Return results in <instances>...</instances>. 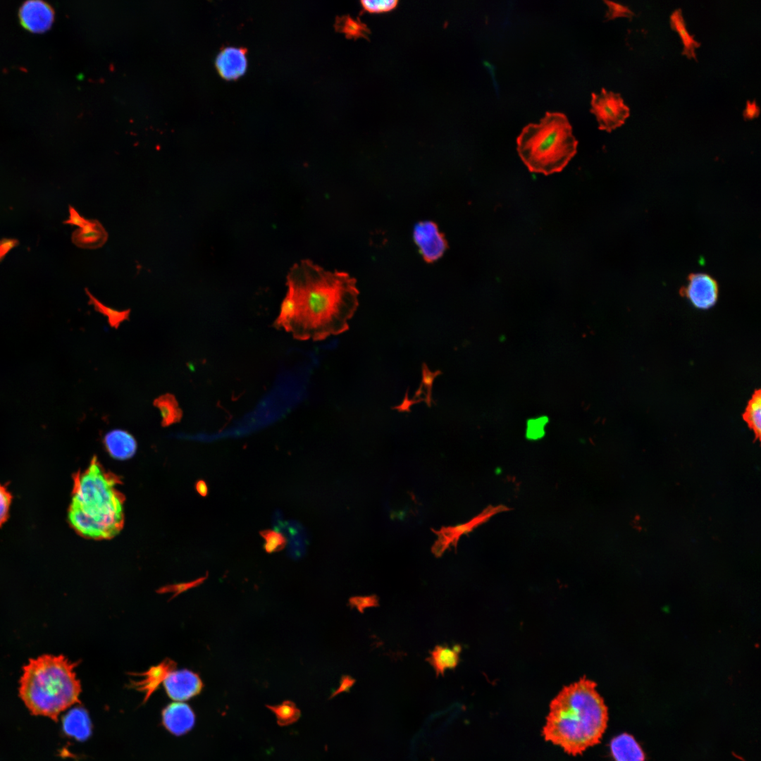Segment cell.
I'll return each mask as SVG.
<instances>
[{
	"instance_id": "1",
	"label": "cell",
	"mask_w": 761,
	"mask_h": 761,
	"mask_svg": "<svg viewBox=\"0 0 761 761\" xmlns=\"http://www.w3.org/2000/svg\"><path fill=\"white\" fill-rule=\"evenodd\" d=\"M295 310L283 330L300 340H322L349 329L359 295L356 280L344 272H331L302 261L287 276Z\"/></svg>"
},
{
	"instance_id": "2",
	"label": "cell",
	"mask_w": 761,
	"mask_h": 761,
	"mask_svg": "<svg viewBox=\"0 0 761 761\" xmlns=\"http://www.w3.org/2000/svg\"><path fill=\"white\" fill-rule=\"evenodd\" d=\"M595 687L584 676L559 691L550 704L543 729L546 741L572 755L600 743L607 728L608 710Z\"/></svg>"
},
{
	"instance_id": "3",
	"label": "cell",
	"mask_w": 761,
	"mask_h": 761,
	"mask_svg": "<svg viewBox=\"0 0 761 761\" xmlns=\"http://www.w3.org/2000/svg\"><path fill=\"white\" fill-rule=\"evenodd\" d=\"M120 481L94 457L74 476L68 519L80 536L92 540L116 536L124 524V497Z\"/></svg>"
},
{
	"instance_id": "4",
	"label": "cell",
	"mask_w": 761,
	"mask_h": 761,
	"mask_svg": "<svg viewBox=\"0 0 761 761\" xmlns=\"http://www.w3.org/2000/svg\"><path fill=\"white\" fill-rule=\"evenodd\" d=\"M75 667L63 655H44L29 660L19 693L32 714L57 720L61 712L78 703L81 687Z\"/></svg>"
},
{
	"instance_id": "5",
	"label": "cell",
	"mask_w": 761,
	"mask_h": 761,
	"mask_svg": "<svg viewBox=\"0 0 761 761\" xmlns=\"http://www.w3.org/2000/svg\"><path fill=\"white\" fill-rule=\"evenodd\" d=\"M517 151L530 171L560 172L576 153L578 141L567 116L546 112L538 123H529L517 137Z\"/></svg>"
},
{
	"instance_id": "6",
	"label": "cell",
	"mask_w": 761,
	"mask_h": 761,
	"mask_svg": "<svg viewBox=\"0 0 761 761\" xmlns=\"http://www.w3.org/2000/svg\"><path fill=\"white\" fill-rule=\"evenodd\" d=\"M590 104V112L596 117L598 128L607 132L621 126L630 115V109L621 94L605 88L600 94L592 93Z\"/></svg>"
},
{
	"instance_id": "7",
	"label": "cell",
	"mask_w": 761,
	"mask_h": 761,
	"mask_svg": "<svg viewBox=\"0 0 761 761\" xmlns=\"http://www.w3.org/2000/svg\"><path fill=\"white\" fill-rule=\"evenodd\" d=\"M414 240L427 262L439 259L447 249V242L437 225L432 221L418 223L413 231Z\"/></svg>"
},
{
	"instance_id": "8",
	"label": "cell",
	"mask_w": 761,
	"mask_h": 761,
	"mask_svg": "<svg viewBox=\"0 0 761 761\" xmlns=\"http://www.w3.org/2000/svg\"><path fill=\"white\" fill-rule=\"evenodd\" d=\"M681 293L696 308L707 309L717 302L719 287L717 281L706 273H692Z\"/></svg>"
},
{
	"instance_id": "9",
	"label": "cell",
	"mask_w": 761,
	"mask_h": 761,
	"mask_svg": "<svg viewBox=\"0 0 761 761\" xmlns=\"http://www.w3.org/2000/svg\"><path fill=\"white\" fill-rule=\"evenodd\" d=\"M21 25L32 33H43L51 28L54 20V10L42 0H28L18 11Z\"/></svg>"
},
{
	"instance_id": "10",
	"label": "cell",
	"mask_w": 761,
	"mask_h": 761,
	"mask_svg": "<svg viewBox=\"0 0 761 761\" xmlns=\"http://www.w3.org/2000/svg\"><path fill=\"white\" fill-rule=\"evenodd\" d=\"M163 683L169 697L176 702H182L197 695L203 687L199 676L187 669H171Z\"/></svg>"
},
{
	"instance_id": "11",
	"label": "cell",
	"mask_w": 761,
	"mask_h": 761,
	"mask_svg": "<svg viewBox=\"0 0 761 761\" xmlns=\"http://www.w3.org/2000/svg\"><path fill=\"white\" fill-rule=\"evenodd\" d=\"M509 510V508L503 505L488 506L479 514L471 519L468 522L441 531L439 540L433 547L434 553L440 556L450 544L456 545L459 538L465 533H469L479 525L485 523L493 516Z\"/></svg>"
},
{
	"instance_id": "12",
	"label": "cell",
	"mask_w": 761,
	"mask_h": 761,
	"mask_svg": "<svg viewBox=\"0 0 761 761\" xmlns=\"http://www.w3.org/2000/svg\"><path fill=\"white\" fill-rule=\"evenodd\" d=\"M247 61L246 50L243 48L228 47L222 49L216 59V66L220 75L225 79H236L246 70Z\"/></svg>"
},
{
	"instance_id": "13",
	"label": "cell",
	"mask_w": 761,
	"mask_h": 761,
	"mask_svg": "<svg viewBox=\"0 0 761 761\" xmlns=\"http://www.w3.org/2000/svg\"><path fill=\"white\" fill-rule=\"evenodd\" d=\"M162 715L166 728L175 735L189 731L194 724L193 711L182 702L170 704L163 710Z\"/></svg>"
},
{
	"instance_id": "14",
	"label": "cell",
	"mask_w": 761,
	"mask_h": 761,
	"mask_svg": "<svg viewBox=\"0 0 761 761\" xmlns=\"http://www.w3.org/2000/svg\"><path fill=\"white\" fill-rule=\"evenodd\" d=\"M104 444L108 453L118 460H126L133 457L137 450V442L128 431L113 429L104 438Z\"/></svg>"
},
{
	"instance_id": "15",
	"label": "cell",
	"mask_w": 761,
	"mask_h": 761,
	"mask_svg": "<svg viewBox=\"0 0 761 761\" xmlns=\"http://www.w3.org/2000/svg\"><path fill=\"white\" fill-rule=\"evenodd\" d=\"M108 240V233L96 219H88L86 224L72 235L73 242L80 248L94 249L102 247Z\"/></svg>"
},
{
	"instance_id": "16",
	"label": "cell",
	"mask_w": 761,
	"mask_h": 761,
	"mask_svg": "<svg viewBox=\"0 0 761 761\" xmlns=\"http://www.w3.org/2000/svg\"><path fill=\"white\" fill-rule=\"evenodd\" d=\"M614 761H645V753L635 738L627 733L614 737L610 742Z\"/></svg>"
},
{
	"instance_id": "17",
	"label": "cell",
	"mask_w": 761,
	"mask_h": 761,
	"mask_svg": "<svg viewBox=\"0 0 761 761\" xmlns=\"http://www.w3.org/2000/svg\"><path fill=\"white\" fill-rule=\"evenodd\" d=\"M63 727L69 736L85 740L91 733V722L86 710L81 707L70 710L63 717Z\"/></svg>"
},
{
	"instance_id": "18",
	"label": "cell",
	"mask_w": 761,
	"mask_h": 761,
	"mask_svg": "<svg viewBox=\"0 0 761 761\" xmlns=\"http://www.w3.org/2000/svg\"><path fill=\"white\" fill-rule=\"evenodd\" d=\"M461 647L454 645L452 648L438 645L431 652L427 659L433 667L436 675H443L447 669H454L459 660Z\"/></svg>"
},
{
	"instance_id": "19",
	"label": "cell",
	"mask_w": 761,
	"mask_h": 761,
	"mask_svg": "<svg viewBox=\"0 0 761 761\" xmlns=\"http://www.w3.org/2000/svg\"><path fill=\"white\" fill-rule=\"evenodd\" d=\"M670 27L679 35L682 44V54L688 58H693L697 61L695 49L700 47V43L697 42L694 36L691 35L686 28V22L680 8L676 9L669 17Z\"/></svg>"
},
{
	"instance_id": "20",
	"label": "cell",
	"mask_w": 761,
	"mask_h": 761,
	"mask_svg": "<svg viewBox=\"0 0 761 761\" xmlns=\"http://www.w3.org/2000/svg\"><path fill=\"white\" fill-rule=\"evenodd\" d=\"M154 405L158 408L163 426H169L179 421L182 417V410L175 396L170 393L160 395L154 401Z\"/></svg>"
},
{
	"instance_id": "21",
	"label": "cell",
	"mask_w": 761,
	"mask_h": 761,
	"mask_svg": "<svg viewBox=\"0 0 761 761\" xmlns=\"http://www.w3.org/2000/svg\"><path fill=\"white\" fill-rule=\"evenodd\" d=\"M743 419L749 428L754 433L757 439L760 438L761 434V395L760 390H756L749 400Z\"/></svg>"
},
{
	"instance_id": "22",
	"label": "cell",
	"mask_w": 761,
	"mask_h": 761,
	"mask_svg": "<svg viewBox=\"0 0 761 761\" xmlns=\"http://www.w3.org/2000/svg\"><path fill=\"white\" fill-rule=\"evenodd\" d=\"M171 670L170 664H162L151 668L146 673L143 679L138 682L139 688L144 691L146 698L154 691L161 682H163L167 674Z\"/></svg>"
},
{
	"instance_id": "23",
	"label": "cell",
	"mask_w": 761,
	"mask_h": 761,
	"mask_svg": "<svg viewBox=\"0 0 761 761\" xmlns=\"http://www.w3.org/2000/svg\"><path fill=\"white\" fill-rule=\"evenodd\" d=\"M85 290L89 297V302L94 306L97 311L107 317L108 321L111 326L117 328L121 322L128 318L130 313L128 310L118 311L108 307L101 303L87 289Z\"/></svg>"
},
{
	"instance_id": "24",
	"label": "cell",
	"mask_w": 761,
	"mask_h": 761,
	"mask_svg": "<svg viewBox=\"0 0 761 761\" xmlns=\"http://www.w3.org/2000/svg\"><path fill=\"white\" fill-rule=\"evenodd\" d=\"M259 534L265 540L264 548L268 553L279 552L286 546L287 538L280 532L266 529L261 531Z\"/></svg>"
},
{
	"instance_id": "25",
	"label": "cell",
	"mask_w": 761,
	"mask_h": 761,
	"mask_svg": "<svg viewBox=\"0 0 761 761\" xmlns=\"http://www.w3.org/2000/svg\"><path fill=\"white\" fill-rule=\"evenodd\" d=\"M339 23L341 24L340 27L349 37H366L367 34L368 29L366 26L350 17H344L342 21Z\"/></svg>"
},
{
	"instance_id": "26",
	"label": "cell",
	"mask_w": 761,
	"mask_h": 761,
	"mask_svg": "<svg viewBox=\"0 0 761 761\" xmlns=\"http://www.w3.org/2000/svg\"><path fill=\"white\" fill-rule=\"evenodd\" d=\"M395 0H364L361 1L363 8L369 13H382L392 10L397 5Z\"/></svg>"
},
{
	"instance_id": "27",
	"label": "cell",
	"mask_w": 761,
	"mask_h": 761,
	"mask_svg": "<svg viewBox=\"0 0 761 761\" xmlns=\"http://www.w3.org/2000/svg\"><path fill=\"white\" fill-rule=\"evenodd\" d=\"M608 9L606 12V20H612L616 18L624 17L631 19L634 13L626 6H624L610 1H604Z\"/></svg>"
},
{
	"instance_id": "28",
	"label": "cell",
	"mask_w": 761,
	"mask_h": 761,
	"mask_svg": "<svg viewBox=\"0 0 761 761\" xmlns=\"http://www.w3.org/2000/svg\"><path fill=\"white\" fill-rule=\"evenodd\" d=\"M12 501V495L0 483V527L7 521Z\"/></svg>"
},
{
	"instance_id": "29",
	"label": "cell",
	"mask_w": 761,
	"mask_h": 761,
	"mask_svg": "<svg viewBox=\"0 0 761 761\" xmlns=\"http://www.w3.org/2000/svg\"><path fill=\"white\" fill-rule=\"evenodd\" d=\"M349 602L361 612L366 607L375 605L377 603V599L372 596L356 597L350 599Z\"/></svg>"
},
{
	"instance_id": "30",
	"label": "cell",
	"mask_w": 761,
	"mask_h": 761,
	"mask_svg": "<svg viewBox=\"0 0 761 761\" xmlns=\"http://www.w3.org/2000/svg\"><path fill=\"white\" fill-rule=\"evenodd\" d=\"M70 217L64 223L74 225L82 228L87 222L88 219L80 216L78 212L72 206L69 207Z\"/></svg>"
},
{
	"instance_id": "31",
	"label": "cell",
	"mask_w": 761,
	"mask_h": 761,
	"mask_svg": "<svg viewBox=\"0 0 761 761\" xmlns=\"http://www.w3.org/2000/svg\"><path fill=\"white\" fill-rule=\"evenodd\" d=\"M760 114V108L757 105L755 101H748L745 110L743 111V116L745 120H752L758 117Z\"/></svg>"
},
{
	"instance_id": "32",
	"label": "cell",
	"mask_w": 761,
	"mask_h": 761,
	"mask_svg": "<svg viewBox=\"0 0 761 761\" xmlns=\"http://www.w3.org/2000/svg\"><path fill=\"white\" fill-rule=\"evenodd\" d=\"M196 490L199 495L204 497L206 496L208 493V488L206 483L203 480L197 481V483H196Z\"/></svg>"
},
{
	"instance_id": "33",
	"label": "cell",
	"mask_w": 761,
	"mask_h": 761,
	"mask_svg": "<svg viewBox=\"0 0 761 761\" xmlns=\"http://www.w3.org/2000/svg\"><path fill=\"white\" fill-rule=\"evenodd\" d=\"M498 340H499V341H500V342H505V340H507V337H506V335H504V334H501V335H500V336L498 337Z\"/></svg>"
}]
</instances>
